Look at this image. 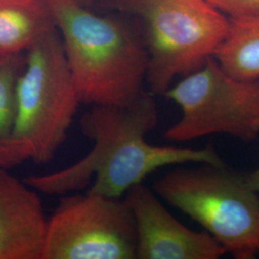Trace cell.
<instances>
[{
	"label": "cell",
	"instance_id": "3",
	"mask_svg": "<svg viewBox=\"0 0 259 259\" xmlns=\"http://www.w3.org/2000/svg\"><path fill=\"white\" fill-rule=\"evenodd\" d=\"M16 95L15 127L0 167L10 169L29 159L47 164L65 143L81 104L57 27L25 52Z\"/></svg>",
	"mask_w": 259,
	"mask_h": 259
},
{
	"label": "cell",
	"instance_id": "10",
	"mask_svg": "<svg viewBox=\"0 0 259 259\" xmlns=\"http://www.w3.org/2000/svg\"><path fill=\"white\" fill-rule=\"evenodd\" d=\"M54 28L48 0H0V56L26 52Z\"/></svg>",
	"mask_w": 259,
	"mask_h": 259
},
{
	"label": "cell",
	"instance_id": "7",
	"mask_svg": "<svg viewBox=\"0 0 259 259\" xmlns=\"http://www.w3.org/2000/svg\"><path fill=\"white\" fill-rule=\"evenodd\" d=\"M39 259H137V232L125 199L63 195L47 218Z\"/></svg>",
	"mask_w": 259,
	"mask_h": 259
},
{
	"label": "cell",
	"instance_id": "12",
	"mask_svg": "<svg viewBox=\"0 0 259 259\" xmlns=\"http://www.w3.org/2000/svg\"><path fill=\"white\" fill-rule=\"evenodd\" d=\"M25 52L0 56V157L12 137L17 116V83Z\"/></svg>",
	"mask_w": 259,
	"mask_h": 259
},
{
	"label": "cell",
	"instance_id": "15",
	"mask_svg": "<svg viewBox=\"0 0 259 259\" xmlns=\"http://www.w3.org/2000/svg\"><path fill=\"white\" fill-rule=\"evenodd\" d=\"M76 3L80 4L81 6L87 7V8H93L98 0H73Z\"/></svg>",
	"mask_w": 259,
	"mask_h": 259
},
{
	"label": "cell",
	"instance_id": "1",
	"mask_svg": "<svg viewBox=\"0 0 259 259\" xmlns=\"http://www.w3.org/2000/svg\"><path fill=\"white\" fill-rule=\"evenodd\" d=\"M158 124L155 95L148 90L125 106L93 105L79 121L93 148L73 164L23 179L38 193L63 196L80 191L122 198L134 185L162 167L225 163L212 144L202 148L154 145L146 137Z\"/></svg>",
	"mask_w": 259,
	"mask_h": 259
},
{
	"label": "cell",
	"instance_id": "4",
	"mask_svg": "<svg viewBox=\"0 0 259 259\" xmlns=\"http://www.w3.org/2000/svg\"><path fill=\"white\" fill-rule=\"evenodd\" d=\"M152 189L167 204L200 224L234 259L259 256V195L247 173L226 162L177 167Z\"/></svg>",
	"mask_w": 259,
	"mask_h": 259
},
{
	"label": "cell",
	"instance_id": "11",
	"mask_svg": "<svg viewBox=\"0 0 259 259\" xmlns=\"http://www.w3.org/2000/svg\"><path fill=\"white\" fill-rule=\"evenodd\" d=\"M212 57L236 79H259V15L229 18L226 34Z\"/></svg>",
	"mask_w": 259,
	"mask_h": 259
},
{
	"label": "cell",
	"instance_id": "13",
	"mask_svg": "<svg viewBox=\"0 0 259 259\" xmlns=\"http://www.w3.org/2000/svg\"><path fill=\"white\" fill-rule=\"evenodd\" d=\"M228 18L259 15V0H205Z\"/></svg>",
	"mask_w": 259,
	"mask_h": 259
},
{
	"label": "cell",
	"instance_id": "2",
	"mask_svg": "<svg viewBox=\"0 0 259 259\" xmlns=\"http://www.w3.org/2000/svg\"><path fill=\"white\" fill-rule=\"evenodd\" d=\"M81 104L125 106L147 91L142 26L94 13L73 0H48Z\"/></svg>",
	"mask_w": 259,
	"mask_h": 259
},
{
	"label": "cell",
	"instance_id": "9",
	"mask_svg": "<svg viewBox=\"0 0 259 259\" xmlns=\"http://www.w3.org/2000/svg\"><path fill=\"white\" fill-rule=\"evenodd\" d=\"M47 222L37 190L0 167V259H39Z\"/></svg>",
	"mask_w": 259,
	"mask_h": 259
},
{
	"label": "cell",
	"instance_id": "5",
	"mask_svg": "<svg viewBox=\"0 0 259 259\" xmlns=\"http://www.w3.org/2000/svg\"><path fill=\"white\" fill-rule=\"evenodd\" d=\"M94 6L142 21L147 90L164 95L178 77L201 68L226 34L229 18L205 0H98Z\"/></svg>",
	"mask_w": 259,
	"mask_h": 259
},
{
	"label": "cell",
	"instance_id": "14",
	"mask_svg": "<svg viewBox=\"0 0 259 259\" xmlns=\"http://www.w3.org/2000/svg\"><path fill=\"white\" fill-rule=\"evenodd\" d=\"M247 177L249 179L250 185L254 188V190L257 192V194L259 195V167L254 169V170H252V171H250V172H248Z\"/></svg>",
	"mask_w": 259,
	"mask_h": 259
},
{
	"label": "cell",
	"instance_id": "8",
	"mask_svg": "<svg viewBox=\"0 0 259 259\" xmlns=\"http://www.w3.org/2000/svg\"><path fill=\"white\" fill-rule=\"evenodd\" d=\"M125 200L136 226L137 259H219L227 254L208 232L180 222L143 183L130 188Z\"/></svg>",
	"mask_w": 259,
	"mask_h": 259
},
{
	"label": "cell",
	"instance_id": "6",
	"mask_svg": "<svg viewBox=\"0 0 259 259\" xmlns=\"http://www.w3.org/2000/svg\"><path fill=\"white\" fill-rule=\"evenodd\" d=\"M182 115L163 134L176 142L223 134L243 142L259 139V79L228 74L211 57L201 68L172 84L164 95Z\"/></svg>",
	"mask_w": 259,
	"mask_h": 259
}]
</instances>
